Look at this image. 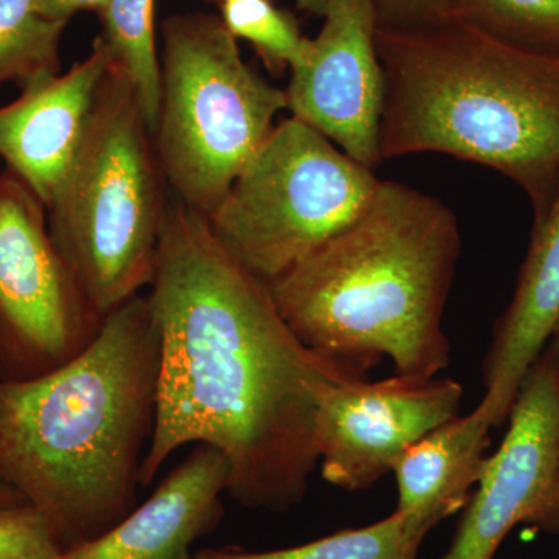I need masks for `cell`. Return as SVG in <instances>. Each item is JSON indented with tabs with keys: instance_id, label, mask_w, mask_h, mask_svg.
<instances>
[{
	"instance_id": "1",
	"label": "cell",
	"mask_w": 559,
	"mask_h": 559,
	"mask_svg": "<svg viewBox=\"0 0 559 559\" xmlns=\"http://www.w3.org/2000/svg\"><path fill=\"white\" fill-rule=\"evenodd\" d=\"M150 286L160 366L140 487L180 448L207 444L229 463L235 502L275 514L299 506L319 465L323 390L366 374L305 347L267 283L179 200L168 202Z\"/></svg>"
},
{
	"instance_id": "2",
	"label": "cell",
	"mask_w": 559,
	"mask_h": 559,
	"mask_svg": "<svg viewBox=\"0 0 559 559\" xmlns=\"http://www.w3.org/2000/svg\"><path fill=\"white\" fill-rule=\"evenodd\" d=\"M160 336L148 294L106 316L60 369L0 380V485L49 521L62 550L135 509L156 426Z\"/></svg>"
},
{
	"instance_id": "3",
	"label": "cell",
	"mask_w": 559,
	"mask_h": 559,
	"mask_svg": "<svg viewBox=\"0 0 559 559\" xmlns=\"http://www.w3.org/2000/svg\"><path fill=\"white\" fill-rule=\"evenodd\" d=\"M462 252L444 202L381 180L344 230L267 283L289 329L322 358L366 374L436 378L451 362L443 314Z\"/></svg>"
},
{
	"instance_id": "4",
	"label": "cell",
	"mask_w": 559,
	"mask_h": 559,
	"mask_svg": "<svg viewBox=\"0 0 559 559\" xmlns=\"http://www.w3.org/2000/svg\"><path fill=\"white\" fill-rule=\"evenodd\" d=\"M377 46L382 162L418 153L474 162L513 180L543 215L559 186V58L460 21L378 28Z\"/></svg>"
},
{
	"instance_id": "5",
	"label": "cell",
	"mask_w": 559,
	"mask_h": 559,
	"mask_svg": "<svg viewBox=\"0 0 559 559\" xmlns=\"http://www.w3.org/2000/svg\"><path fill=\"white\" fill-rule=\"evenodd\" d=\"M165 186L130 80L110 61L79 153L46 209L55 248L103 318L153 282Z\"/></svg>"
},
{
	"instance_id": "6",
	"label": "cell",
	"mask_w": 559,
	"mask_h": 559,
	"mask_svg": "<svg viewBox=\"0 0 559 559\" xmlns=\"http://www.w3.org/2000/svg\"><path fill=\"white\" fill-rule=\"evenodd\" d=\"M162 32L154 150L176 200L210 216L288 110V95L246 64L221 17L180 14Z\"/></svg>"
},
{
	"instance_id": "7",
	"label": "cell",
	"mask_w": 559,
	"mask_h": 559,
	"mask_svg": "<svg viewBox=\"0 0 559 559\" xmlns=\"http://www.w3.org/2000/svg\"><path fill=\"white\" fill-rule=\"evenodd\" d=\"M378 182L371 168L290 116L207 218L221 242L270 283L358 218Z\"/></svg>"
},
{
	"instance_id": "8",
	"label": "cell",
	"mask_w": 559,
	"mask_h": 559,
	"mask_svg": "<svg viewBox=\"0 0 559 559\" xmlns=\"http://www.w3.org/2000/svg\"><path fill=\"white\" fill-rule=\"evenodd\" d=\"M105 319L55 248L46 205L13 173H0V380L60 369Z\"/></svg>"
},
{
	"instance_id": "9",
	"label": "cell",
	"mask_w": 559,
	"mask_h": 559,
	"mask_svg": "<svg viewBox=\"0 0 559 559\" xmlns=\"http://www.w3.org/2000/svg\"><path fill=\"white\" fill-rule=\"evenodd\" d=\"M507 419L502 444L488 457L441 559H492L520 524L550 533L559 463V366L549 345L530 367Z\"/></svg>"
},
{
	"instance_id": "10",
	"label": "cell",
	"mask_w": 559,
	"mask_h": 559,
	"mask_svg": "<svg viewBox=\"0 0 559 559\" xmlns=\"http://www.w3.org/2000/svg\"><path fill=\"white\" fill-rule=\"evenodd\" d=\"M322 20L307 57L293 70L290 116L311 124L352 159L381 164L384 72L378 53V17L371 0H294Z\"/></svg>"
},
{
	"instance_id": "11",
	"label": "cell",
	"mask_w": 559,
	"mask_h": 559,
	"mask_svg": "<svg viewBox=\"0 0 559 559\" xmlns=\"http://www.w3.org/2000/svg\"><path fill=\"white\" fill-rule=\"evenodd\" d=\"M462 401V384L451 378L395 373L330 385L318 411L323 479L347 491L373 487L430 430L459 417Z\"/></svg>"
},
{
	"instance_id": "12",
	"label": "cell",
	"mask_w": 559,
	"mask_h": 559,
	"mask_svg": "<svg viewBox=\"0 0 559 559\" xmlns=\"http://www.w3.org/2000/svg\"><path fill=\"white\" fill-rule=\"evenodd\" d=\"M112 55L102 36L66 73H40L0 106V159L50 204L79 153Z\"/></svg>"
},
{
	"instance_id": "13",
	"label": "cell",
	"mask_w": 559,
	"mask_h": 559,
	"mask_svg": "<svg viewBox=\"0 0 559 559\" xmlns=\"http://www.w3.org/2000/svg\"><path fill=\"white\" fill-rule=\"evenodd\" d=\"M229 479L226 457L197 444L142 506L58 559H178L223 520Z\"/></svg>"
},
{
	"instance_id": "14",
	"label": "cell",
	"mask_w": 559,
	"mask_h": 559,
	"mask_svg": "<svg viewBox=\"0 0 559 559\" xmlns=\"http://www.w3.org/2000/svg\"><path fill=\"white\" fill-rule=\"evenodd\" d=\"M559 322V186L543 215L535 218L527 257L513 300L496 323L484 362L485 395L496 426L502 425L525 374Z\"/></svg>"
},
{
	"instance_id": "15",
	"label": "cell",
	"mask_w": 559,
	"mask_h": 559,
	"mask_svg": "<svg viewBox=\"0 0 559 559\" xmlns=\"http://www.w3.org/2000/svg\"><path fill=\"white\" fill-rule=\"evenodd\" d=\"M495 418L479 404L471 414L430 430L396 463V510L417 511L440 524L465 509L471 488L487 465L489 430Z\"/></svg>"
},
{
	"instance_id": "16",
	"label": "cell",
	"mask_w": 559,
	"mask_h": 559,
	"mask_svg": "<svg viewBox=\"0 0 559 559\" xmlns=\"http://www.w3.org/2000/svg\"><path fill=\"white\" fill-rule=\"evenodd\" d=\"M437 522L417 511L395 510L362 528H348L286 549H202L197 559H418L419 546Z\"/></svg>"
},
{
	"instance_id": "17",
	"label": "cell",
	"mask_w": 559,
	"mask_h": 559,
	"mask_svg": "<svg viewBox=\"0 0 559 559\" xmlns=\"http://www.w3.org/2000/svg\"><path fill=\"white\" fill-rule=\"evenodd\" d=\"M156 0H108L100 13L112 62L123 70L138 97L151 134L160 105V53L154 27Z\"/></svg>"
},
{
	"instance_id": "18",
	"label": "cell",
	"mask_w": 559,
	"mask_h": 559,
	"mask_svg": "<svg viewBox=\"0 0 559 559\" xmlns=\"http://www.w3.org/2000/svg\"><path fill=\"white\" fill-rule=\"evenodd\" d=\"M66 25L43 16L36 0H0V87H21L40 73L60 72Z\"/></svg>"
},
{
	"instance_id": "19",
	"label": "cell",
	"mask_w": 559,
	"mask_h": 559,
	"mask_svg": "<svg viewBox=\"0 0 559 559\" xmlns=\"http://www.w3.org/2000/svg\"><path fill=\"white\" fill-rule=\"evenodd\" d=\"M450 21L474 25L521 49L559 58V0H457Z\"/></svg>"
},
{
	"instance_id": "20",
	"label": "cell",
	"mask_w": 559,
	"mask_h": 559,
	"mask_svg": "<svg viewBox=\"0 0 559 559\" xmlns=\"http://www.w3.org/2000/svg\"><path fill=\"white\" fill-rule=\"evenodd\" d=\"M221 21L235 39L252 44L272 72H293L307 57L310 39L271 0H221Z\"/></svg>"
},
{
	"instance_id": "21",
	"label": "cell",
	"mask_w": 559,
	"mask_h": 559,
	"mask_svg": "<svg viewBox=\"0 0 559 559\" xmlns=\"http://www.w3.org/2000/svg\"><path fill=\"white\" fill-rule=\"evenodd\" d=\"M62 551L49 521L35 507L0 511V559H58Z\"/></svg>"
},
{
	"instance_id": "22",
	"label": "cell",
	"mask_w": 559,
	"mask_h": 559,
	"mask_svg": "<svg viewBox=\"0 0 559 559\" xmlns=\"http://www.w3.org/2000/svg\"><path fill=\"white\" fill-rule=\"evenodd\" d=\"M378 28L385 32H418L451 20L457 0H371Z\"/></svg>"
},
{
	"instance_id": "23",
	"label": "cell",
	"mask_w": 559,
	"mask_h": 559,
	"mask_svg": "<svg viewBox=\"0 0 559 559\" xmlns=\"http://www.w3.org/2000/svg\"><path fill=\"white\" fill-rule=\"evenodd\" d=\"M108 0H36V9L49 20L69 22L80 11H100Z\"/></svg>"
},
{
	"instance_id": "24",
	"label": "cell",
	"mask_w": 559,
	"mask_h": 559,
	"mask_svg": "<svg viewBox=\"0 0 559 559\" xmlns=\"http://www.w3.org/2000/svg\"><path fill=\"white\" fill-rule=\"evenodd\" d=\"M21 506H27V500L22 498L20 492L14 491V489L0 485V511L16 509Z\"/></svg>"
},
{
	"instance_id": "25",
	"label": "cell",
	"mask_w": 559,
	"mask_h": 559,
	"mask_svg": "<svg viewBox=\"0 0 559 559\" xmlns=\"http://www.w3.org/2000/svg\"><path fill=\"white\" fill-rule=\"evenodd\" d=\"M550 533L551 535H558L559 533V463L557 479H555L554 498H551Z\"/></svg>"
},
{
	"instance_id": "26",
	"label": "cell",
	"mask_w": 559,
	"mask_h": 559,
	"mask_svg": "<svg viewBox=\"0 0 559 559\" xmlns=\"http://www.w3.org/2000/svg\"><path fill=\"white\" fill-rule=\"evenodd\" d=\"M547 345H549V347L554 349L555 358H557L559 366V322L557 329L554 330V334H551L549 344Z\"/></svg>"
},
{
	"instance_id": "27",
	"label": "cell",
	"mask_w": 559,
	"mask_h": 559,
	"mask_svg": "<svg viewBox=\"0 0 559 559\" xmlns=\"http://www.w3.org/2000/svg\"><path fill=\"white\" fill-rule=\"evenodd\" d=\"M178 559H197L191 551H186V554L180 555Z\"/></svg>"
}]
</instances>
